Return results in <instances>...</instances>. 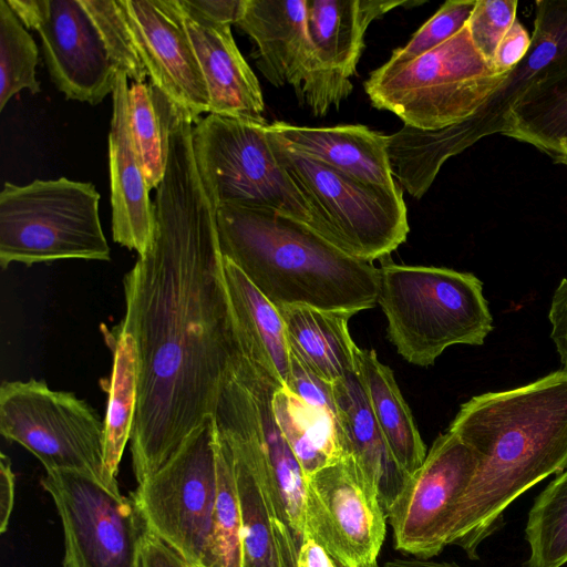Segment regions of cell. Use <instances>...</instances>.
I'll list each match as a JSON object with an SVG mask.
<instances>
[{"mask_svg":"<svg viewBox=\"0 0 567 567\" xmlns=\"http://www.w3.org/2000/svg\"><path fill=\"white\" fill-rule=\"evenodd\" d=\"M280 567H298V546L289 535L280 536L277 540Z\"/></svg>","mask_w":567,"mask_h":567,"instance_id":"45","label":"cell"},{"mask_svg":"<svg viewBox=\"0 0 567 567\" xmlns=\"http://www.w3.org/2000/svg\"><path fill=\"white\" fill-rule=\"evenodd\" d=\"M286 388L306 403L337 415L332 384L316 375L291 352Z\"/></svg>","mask_w":567,"mask_h":567,"instance_id":"38","label":"cell"},{"mask_svg":"<svg viewBox=\"0 0 567 567\" xmlns=\"http://www.w3.org/2000/svg\"><path fill=\"white\" fill-rule=\"evenodd\" d=\"M92 183L35 179L3 184L0 193V266L64 259L107 261L111 251Z\"/></svg>","mask_w":567,"mask_h":567,"instance_id":"7","label":"cell"},{"mask_svg":"<svg viewBox=\"0 0 567 567\" xmlns=\"http://www.w3.org/2000/svg\"><path fill=\"white\" fill-rule=\"evenodd\" d=\"M532 37L524 25L516 19L503 37L492 66L497 74H506L514 69L527 54Z\"/></svg>","mask_w":567,"mask_h":567,"instance_id":"39","label":"cell"},{"mask_svg":"<svg viewBox=\"0 0 567 567\" xmlns=\"http://www.w3.org/2000/svg\"><path fill=\"white\" fill-rule=\"evenodd\" d=\"M138 567H186V561L147 528L141 545Z\"/></svg>","mask_w":567,"mask_h":567,"instance_id":"41","label":"cell"},{"mask_svg":"<svg viewBox=\"0 0 567 567\" xmlns=\"http://www.w3.org/2000/svg\"><path fill=\"white\" fill-rule=\"evenodd\" d=\"M312 58L297 95L315 116H324L352 93L364 34L372 21L404 6L424 1L306 0Z\"/></svg>","mask_w":567,"mask_h":567,"instance_id":"16","label":"cell"},{"mask_svg":"<svg viewBox=\"0 0 567 567\" xmlns=\"http://www.w3.org/2000/svg\"><path fill=\"white\" fill-rule=\"evenodd\" d=\"M290 352L323 381L333 384L358 374L359 348L349 332L351 312L303 305L277 307Z\"/></svg>","mask_w":567,"mask_h":567,"instance_id":"25","label":"cell"},{"mask_svg":"<svg viewBox=\"0 0 567 567\" xmlns=\"http://www.w3.org/2000/svg\"><path fill=\"white\" fill-rule=\"evenodd\" d=\"M219 249L276 307L303 305L353 315L378 303L379 269L309 226L262 208L216 209Z\"/></svg>","mask_w":567,"mask_h":567,"instance_id":"3","label":"cell"},{"mask_svg":"<svg viewBox=\"0 0 567 567\" xmlns=\"http://www.w3.org/2000/svg\"><path fill=\"white\" fill-rule=\"evenodd\" d=\"M127 75L118 71L112 93L109 164L113 240L138 256L146 252L154 230V212L145 175L136 156L128 123Z\"/></svg>","mask_w":567,"mask_h":567,"instance_id":"20","label":"cell"},{"mask_svg":"<svg viewBox=\"0 0 567 567\" xmlns=\"http://www.w3.org/2000/svg\"><path fill=\"white\" fill-rule=\"evenodd\" d=\"M216 470L214 553L217 567H243L241 516L234 456L229 443L217 430Z\"/></svg>","mask_w":567,"mask_h":567,"instance_id":"34","label":"cell"},{"mask_svg":"<svg viewBox=\"0 0 567 567\" xmlns=\"http://www.w3.org/2000/svg\"><path fill=\"white\" fill-rule=\"evenodd\" d=\"M548 319L551 323L550 339L559 354L563 370L567 371V278L561 279L553 295Z\"/></svg>","mask_w":567,"mask_h":567,"instance_id":"40","label":"cell"},{"mask_svg":"<svg viewBox=\"0 0 567 567\" xmlns=\"http://www.w3.org/2000/svg\"><path fill=\"white\" fill-rule=\"evenodd\" d=\"M268 128L291 148L362 182L395 189L386 135L364 125L309 127L276 121Z\"/></svg>","mask_w":567,"mask_h":567,"instance_id":"22","label":"cell"},{"mask_svg":"<svg viewBox=\"0 0 567 567\" xmlns=\"http://www.w3.org/2000/svg\"><path fill=\"white\" fill-rule=\"evenodd\" d=\"M508 73L495 72L465 27L408 63L382 64L363 87L375 109L392 112L404 125L439 130L471 117Z\"/></svg>","mask_w":567,"mask_h":567,"instance_id":"6","label":"cell"},{"mask_svg":"<svg viewBox=\"0 0 567 567\" xmlns=\"http://www.w3.org/2000/svg\"><path fill=\"white\" fill-rule=\"evenodd\" d=\"M529 546L526 567H563L567 564V468L536 497L527 518Z\"/></svg>","mask_w":567,"mask_h":567,"instance_id":"32","label":"cell"},{"mask_svg":"<svg viewBox=\"0 0 567 567\" xmlns=\"http://www.w3.org/2000/svg\"><path fill=\"white\" fill-rule=\"evenodd\" d=\"M0 433L32 453L45 472H79L121 493L105 474L104 421L72 392L35 379L2 382Z\"/></svg>","mask_w":567,"mask_h":567,"instance_id":"10","label":"cell"},{"mask_svg":"<svg viewBox=\"0 0 567 567\" xmlns=\"http://www.w3.org/2000/svg\"><path fill=\"white\" fill-rule=\"evenodd\" d=\"M219 433L229 443L234 456L243 567H280L272 525L277 516L260 452L247 440Z\"/></svg>","mask_w":567,"mask_h":567,"instance_id":"26","label":"cell"},{"mask_svg":"<svg viewBox=\"0 0 567 567\" xmlns=\"http://www.w3.org/2000/svg\"><path fill=\"white\" fill-rule=\"evenodd\" d=\"M332 390L343 453L361 467L388 517L410 476L390 451L358 374L334 382Z\"/></svg>","mask_w":567,"mask_h":567,"instance_id":"23","label":"cell"},{"mask_svg":"<svg viewBox=\"0 0 567 567\" xmlns=\"http://www.w3.org/2000/svg\"><path fill=\"white\" fill-rule=\"evenodd\" d=\"M386 515L372 484L348 454L306 477L305 533L342 567L377 564Z\"/></svg>","mask_w":567,"mask_h":567,"instance_id":"12","label":"cell"},{"mask_svg":"<svg viewBox=\"0 0 567 567\" xmlns=\"http://www.w3.org/2000/svg\"><path fill=\"white\" fill-rule=\"evenodd\" d=\"M187 3L206 19L225 24L238 21L244 0H186Z\"/></svg>","mask_w":567,"mask_h":567,"instance_id":"42","label":"cell"},{"mask_svg":"<svg viewBox=\"0 0 567 567\" xmlns=\"http://www.w3.org/2000/svg\"><path fill=\"white\" fill-rule=\"evenodd\" d=\"M193 123L177 118L153 202L145 254L124 276L120 323L136 343L137 405L130 439L137 484L207 416L243 355L224 279L216 210L200 182Z\"/></svg>","mask_w":567,"mask_h":567,"instance_id":"1","label":"cell"},{"mask_svg":"<svg viewBox=\"0 0 567 567\" xmlns=\"http://www.w3.org/2000/svg\"><path fill=\"white\" fill-rule=\"evenodd\" d=\"M277 389L269 377L241 355L223 383L214 415L235 424L257 444L276 516L290 528L300 547L306 478L275 419L272 398Z\"/></svg>","mask_w":567,"mask_h":567,"instance_id":"15","label":"cell"},{"mask_svg":"<svg viewBox=\"0 0 567 567\" xmlns=\"http://www.w3.org/2000/svg\"><path fill=\"white\" fill-rule=\"evenodd\" d=\"M476 465L473 451L449 430L435 439L388 514L398 551L423 559L442 553Z\"/></svg>","mask_w":567,"mask_h":567,"instance_id":"13","label":"cell"},{"mask_svg":"<svg viewBox=\"0 0 567 567\" xmlns=\"http://www.w3.org/2000/svg\"><path fill=\"white\" fill-rule=\"evenodd\" d=\"M566 70L567 0H538L532 43L525 58L471 117L450 125L460 153L483 137L502 134L523 95L537 82Z\"/></svg>","mask_w":567,"mask_h":567,"instance_id":"18","label":"cell"},{"mask_svg":"<svg viewBox=\"0 0 567 567\" xmlns=\"http://www.w3.org/2000/svg\"><path fill=\"white\" fill-rule=\"evenodd\" d=\"M38 56L32 35L7 0H0V111L22 90L31 94L40 92Z\"/></svg>","mask_w":567,"mask_h":567,"instance_id":"33","label":"cell"},{"mask_svg":"<svg viewBox=\"0 0 567 567\" xmlns=\"http://www.w3.org/2000/svg\"><path fill=\"white\" fill-rule=\"evenodd\" d=\"M358 377L372 414L399 466L411 476L423 463L426 447L392 370L373 350H358Z\"/></svg>","mask_w":567,"mask_h":567,"instance_id":"27","label":"cell"},{"mask_svg":"<svg viewBox=\"0 0 567 567\" xmlns=\"http://www.w3.org/2000/svg\"><path fill=\"white\" fill-rule=\"evenodd\" d=\"M272 409L305 478L344 455L336 414L306 403L287 388L275 391Z\"/></svg>","mask_w":567,"mask_h":567,"instance_id":"30","label":"cell"},{"mask_svg":"<svg viewBox=\"0 0 567 567\" xmlns=\"http://www.w3.org/2000/svg\"><path fill=\"white\" fill-rule=\"evenodd\" d=\"M224 279L241 354L279 388L290 374V349L278 308L223 258Z\"/></svg>","mask_w":567,"mask_h":567,"instance_id":"24","label":"cell"},{"mask_svg":"<svg viewBox=\"0 0 567 567\" xmlns=\"http://www.w3.org/2000/svg\"><path fill=\"white\" fill-rule=\"evenodd\" d=\"M378 269L388 337L409 363L432 365L449 347L481 346L493 330L483 282L472 272L392 261Z\"/></svg>","mask_w":567,"mask_h":567,"instance_id":"4","label":"cell"},{"mask_svg":"<svg viewBox=\"0 0 567 567\" xmlns=\"http://www.w3.org/2000/svg\"><path fill=\"white\" fill-rule=\"evenodd\" d=\"M16 475L11 461L4 454L0 455V533L3 534L11 517L14 505Z\"/></svg>","mask_w":567,"mask_h":567,"instance_id":"43","label":"cell"},{"mask_svg":"<svg viewBox=\"0 0 567 567\" xmlns=\"http://www.w3.org/2000/svg\"><path fill=\"white\" fill-rule=\"evenodd\" d=\"M450 432L477 460L447 533V545L477 559L480 545L524 492L567 468V371L463 403Z\"/></svg>","mask_w":567,"mask_h":567,"instance_id":"2","label":"cell"},{"mask_svg":"<svg viewBox=\"0 0 567 567\" xmlns=\"http://www.w3.org/2000/svg\"><path fill=\"white\" fill-rule=\"evenodd\" d=\"M267 126L217 114L195 123L193 154L208 199L215 210L240 205L276 212L327 239L320 215L277 159Z\"/></svg>","mask_w":567,"mask_h":567,"instance_id":"5","label":"cell"},{"mask_svg":"<svg viewBox=\"0 0 567 567\" xmlns=\"http://www.w3.org/2000/svg\"><path fill=\"white\" fill-rule=\"evenodd\" d=\"M383 567H463L456 563L436 561L432 559L411 558L392 559L386 561Z\"/></svg>","mask_w":567,"mask_h":567,"instance_id":"46","label":"cell"},{"mask_svg":"<svg viewBox=\"0 0 567 567\" xmlns=\"http://www.w3.org/2000/svg\"><path fill=\"white\" fill-rule=\"evenodd\" d=\"M368 567H380V566H379V565H378V563H377V564L371 565V566H368Z\"/></svg>","mask_w":567,"mask_h":567,"instance_id":"47","label":"cell"},{"mask_svg":"<svg viewBox=\"0 0 567 567\" xmlns=\"http://www.w3.org/2000/svg\"><path fill=\"white\" fill-rule=\"evenodd\" d=\"M186 567H197V566L189 565V564L186 563Z\"/></svg>","mask_w":567,"mask_h":567,"instance_id":"48","label":"cell"},{"mask_svg":"<svg viewBox=\"0 0 567 567\" xmlns=\"http://www.w3.org/2000/svg\"><path fill=\"white\" fill-rule=\"evenodd\" d=\"M184 23L203 72L209 114L267 122L260 84L240 53L230 24L213 22L186 0H178Z\"/></svg>","mask_w":567,"mask_h":567,"instance_id":"19","label":"cell"},{"mask_svg":"<svg viewBox=\"0 0 567 567\" xmlns=\"http://www.w3.org/2000/svg\"><path fill=\"white\" fill-rule=\"evenodd\" d=\"M337 567H342L340 564L336 563Z\"/></svg>","mask_w":567,"mask_h":567,"instance_id":"49","label":"cell"},{"mask_svg":"<svg viewBox=\"0 0 567 567\" xmlns=\"http://www.w3.org/2000/svg\"><path fill=\"white\" fill-rule=\"evenodd\" d=\"M502 134L567 166V70L534 84L513 109Z\"/></svg>","mask_w":567,"mask_h":567,"instance_id":"29","label":"cell"},{"mask_svg":"<svg viewBox=\"0 0 567 567\" xmlns=\"http://www.w3.org/2000/svg\"><path fill=\"white\" fill-rule=\"evenodd\" d=\"M128 123L148 189L164 178L173 125L183 111L152 83L128 87Z\"/></svg>","mask_w":567,"mask_h":567,"instance_id":"31","label":"cell"},{"mask_svg":"<svg viewBox=\"0 0 567 567\" xmlns=\"http://www.w3.org/2000/svg\"><path fill=\"white\" fill-rule=\"evenodd\" d=\"M517 4V0H476L466 27L473 44L491 66L503 37L516 20Z\"/></svg>","mask_w":567,"mask_h":567,"instance_id":"37","label":"cell"},{"mask_svg":"<svg viewBox=\"0 0 567 567\" xmlns=\"http://www.w3.org/2000/svg\"><path fill=\"white\" fill-rule=\"evenodd\" d=\"M236 25L255 43L256 65L276 87L297 95L308 74L312 45L306 0H244Z\"/></svg>","mask_w":567,"mask_h":567,"instance_id":"21","label":"cell"},{"mask_svg":"<svg viewBox=\"0 0 567 567\" xmlns=\"http://www.w3.org/2000/svg\"><path fill=\"white\" fill-rule=\"evenodd\" d=\"M216 425L209 415L175 454L131 494L150 532L187 564L217 567Z\"/></svg>","mask_w":567,"mask_h":567,"instance_id":"9","label":"cell"},{"mask_svg":"<svg viewBox=\"0 0 567 567\" xmlns=\"http://www.w3.org/2000/svg\"><path fill=\"white\" fill-rule=\"evenodd\" d=\"M475 4L476 0L444 2L404 47L393 51L384 65L396 66L408 63L453 38L466 27Z\"/></svg>","mask_w":567,"mask_h":567,"instance_id":"36","label":"cell"},{"mask_svg":"<svg viewBox=\"0 0 567 567\" xmlns=\"http://www.w3.org/2000/svg\"><path fill=\"white\" fill-rule=\"evenodd\" d=\"M151 83L193 123L209 113V94L178 0H116Z\"/></svg>","mask_w":567,"mask_h":567,"instance_id":"17","label":"cell"},{"mask_svg":"<svg viewBox=\"0 0 567 567\" xmlns=\"http://www.w3.org/2000/svg\"><path fill=\"white\" fill-rule=\"evenodd\" d=\"M64 535L63 567H138L147 530L134 499L72 471L45 472Z\"/></svg>","mask_w":567,"mask_h":567,"instance_id":"11","label":"cell"},{"mask_svg":"<svg viewBox=\"0 0 567 567\" xmlns=\"http://www.w3.org/2000/svg\"><path fill=\"white\" fill-rule=\"evenodd\" d=\"M102 333L113 355L111 377L103 384L107 392L104 467L109 482L118 487V465L131 439L137 405V351L134 338L120 324L112 330L102 326Z\"/></svg>","mask_w":567,"mask_h":567,"instance_id":"28","label":"cell"},{"mask_svg":"<svg viewBox=\"0 0 567 567\" xmlns=\"http://www.w3.org/2000/svg\"><path fill=\"white\" fill-rule=\"evenodd\" d=\"M298 567H337L328 551L312 537L303 535L298 549Z\"/></svg>","mask_w":567,"mask_h":567,"instance_id":"44","label":"cell"},{"mask_svg":"<svg viewBox=\"0 0 567 567\" xmlns=\"http://www.w3.org/2000/svg\"><path fill=\"white\" fill-rule=\"evenodd\" d=\"M268 133L277 159L320 215L330 243L372 262L406 240L409 224L401 187L362 182L291 148L269 128Z\"/></svg>","mask_w":567,"mask_h":567,"instance_id":"8","label":"cell"},{"mask_svg":"<svg viewBox=\"0 0 567 567\" xmlns=\"http://www.w3.org/2000/svg\"><path fill=\"white\" fill-rule=\"evenodd\" d=\"M41 39L52 82L68 100L101 103L113 93L118 70L81 0H7Z\"/></svg>","mask_w":567,"mask_h":567,"instance_id":"14","label":"cell"},{"mask_svg":"<svg viewBox=\"0 0 567 567\" xmlns=\"http://www.w3.org/2000/svg\"><path fill=\"white\" fill-rule=\"evenodd\" d=\"M94 21L118 71L136 83H144L146 69L116 0H81Z\"/></svg>","mask_w":567,"mask_h":567,"instance_id":"35","label":"cell"}]
</instances>
